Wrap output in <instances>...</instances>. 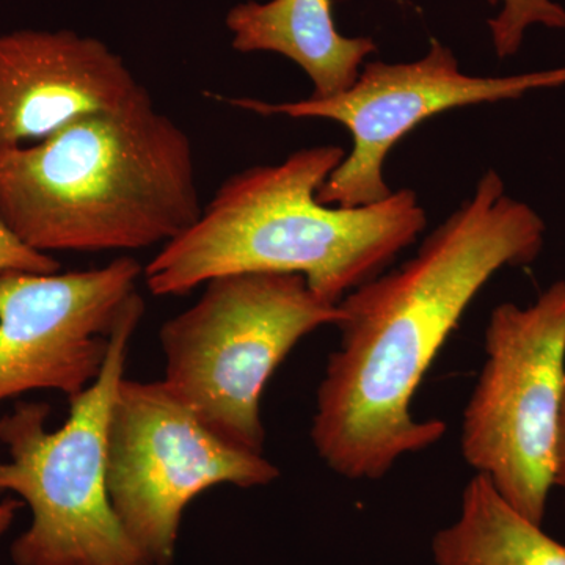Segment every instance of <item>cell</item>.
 Listing matches in <instances>:
<instances>
[{"label":"cell","mask_w":565,"mask_h":565,"mask_svg":"<svg viewBox=\"0 0 565 565\" xmlns=\"http://www.w3.org/2000/svg\"><path fill=\"white\" fill-rule=\"evenodd\" d=\"M148 90L103 41L71 31L0 33V156Z\"/></svg>","instance_id":"10"},{"label":"cell","mask_w":565,"mask_h":565,"mask_svg":"<svg viewBox=\"0 0 565 565\" xmlns=\"http://www.w3.org/2000/svg\"><path fill=\"white\" fill-rule=\"evenodd\" d=\"M140 277L132 256L76 273L0 274V404L40 390L71 397L90 386Z\"/></svg>","instance_id":"9"},{"label":"cell","mask_w":565,"mask_h":565,"mask_svg":"<svg viewBox=\"0 0 565 565\" xmlns=\"http://www.w3.org/2000/svg\"><path fill=\"white\" fill-rule=\"evenodd\" d=\"M225 22L234 50L289 58L310 77L315 98L348 90L377 51L370 36L351 39L338 32L332 0H252L230 10Z\"/></svg>","instance_id":"11"},{"label":"cell","mask_w":565,"mask_h":565,"mask_svg":"<svg viewBox=\"0 0 565 565\" xmlns=\"http://www.w3.org/2000/svg\"><path fill=\"white\" fill-rule=\"evenodd\" d=\"M561 87H565V65L514 76H470L460 70L455 52L433 40L418 61L364 63L351 87L329 98L310 96L289 103L232 98L228 103L264 117L318 118L344 126L352 136V150L323 182L318 199L329 206L355 207L392 195L384 178L386 156L435 115Z\"/></svg>","instance_id":"8"},{"label":"cell","mask_w":565,"mask_h":565,"mask_svg":"<svg viewBox=\"0 0 565 565\" xmlns=\"http://www.w3.org/2000/svg\"><path fill=\"white\" fill-rule=\"evenodd\" d=\"M191 137L150 92L0 156V222L33 250H141L202 214Z\"/></svg>","instance_id":"3"},{"label":"cell","mask_w":565,"mask_h":565,"mask_svg":"<svg viewBox=\"0 0 565 565\" xmlns=\"http://www.w3.org/2000/svg\"><path fill=\"white\" fill-rule=\"evenodd\" d=\"M22 505L24 503L20 498H6V500L0 501V537L13 525Z\"/></svg>","instance_id":"16"},{"label":"cell","mask_w":565,"mask_h":565,"mask_svg":"<svg viewBox=\"0 0 565 565\" xmlns=\"http://www.w3.org/2000/svg\"><path fill=\"white\" fill-rule=\"evenodd\" d=\"M345 154L338 145H316L230 177L191 228L143 267L148 289L184 296L222 275L297 274L323 302L340 305L385 273L427 223L412 189L364 206L319 202Z\"/></svg>","instance_id":"2"},{"label":"cell","mask_w":565,"mask_h":565,"mask_svg":"<svg viewBox=\"0 0 565 565\" xmlns=\"http://www.w3.org/2000/svg\"><path fill=\"white\" fill-rule=\"evenodd\" d=\"M463 411L460 449L520 515L544 526L565 393V280L533 303L498 305Z\"/></svg>","instance_id":"6"},{"label":"cell","mask_w":565,"mask_h":565,"mask_svg":"<svg viewBox=\"0 0 565 565\" xmlns=\"http://www.w3.org/2000/svg\"><path fill=\"white\" fill-rule=\"evenodd\" d=\"M555 487L564 492L565 500V393L561 411L559 435H557Z\"/></svg>","instance_id":"15"},{"label":"cell","mask_w":565,"mask_h":565,"mask_svg":"<svg viewBox=\"0 0 565 565\" xmlns=\"http://www.w3.org/2000/svg\"><path fill=\"white\" fill-rule=\"evenodd\" d=\"M489 3L500 7L497 17L489 20L498 58L515 55L530 29L565 31V7L555 0H489Z\"/></svg>","instance_id":"13"},{"label":"cell","mask_w":565,"mask_h":565,"mask_svg":"<svg viewBox=\"0 0 565 565\" xmlns=\"http://www.w3.org/2000/svg\"><path fill=\"white\" fill-rule=\"evenodd\" d=\"M61 267L54 256L33 250L0 222V274H54L61 273Z\"/></svg>","instance_id":"14"},{"label":"cell","mask_w":565,"mask_h":565,"mask_svg":"<svg viewBox=\"0 0 565 565\" xmlns=\"http://www.w3.org/2000/svg\"><path fill=\"white\" fill-rule=\"evenodd\" d=\"M145 313L140 294L110 333L102 373L68 397L58 429L47 430L51 407L18 403L0 416V494L14 493L32 512L31 526L14 539V565H152L134 544L107 492V429L125 379L129 344Z\"/></svg>","instance_id":"4"},{"label":"cell","mask_w":565,"mask_h":565,"mask_svg":"<svg viewBox=\"0 0 565 565\" xmlns=\"http://www.w3.org/2000/svg\"><path fill=\"white\" fill-rule=\"evenodd\" d=\"M435 565H565V544L526 520L475 475L465 486L459 514L430 544Z\"/></svg>","instance_id":"12"},{"label":"cell","mask_w":565,"mask_h":565,"mask_svg":"<svg viewBox=\"0 0 565 565\" xmlns=\"http://www.w3.org/2000/svg\"><path fill=\"white\" fill-rule=\"evenodd\" d=\"M278 478L277 465L222 440L162 381L122 379L107 429V492L152 565H173L182 515L196 497Z\"/></svg>","instance_id":"7"},{"label":"cell","mask_w":565,"mask_h":565,"mask_svg":"<svg viewBox=\"0 0 565 565\" xmlns=\"http://www.w3.org/2000/svg\"><path fill=\"white\" fill-rule=\"evenodd\" d=\"M340 321V307L302 275L212 278L199 302L161 327L162 382L222 440L264 455L267 382L305 337Z\"/></svg>","instance_id":"5"},{"label":"cell","mask_w":565,"mask_h":565,"mask_svg":"<svg viewBox=\"0 0 565 565\" xmlns=\"http://www.w3.org/2000/svg\"><path fill=\"white\" fill-rule=\"evenodd\" d=\"M545 236L541 214L489 170L414 258L341 300L340 344L327 359L310 430L327 468L379 481L445 437V422L414 415L416 392L475 297L500 270L533 264Z\"/></svg>","instance_id":"1"}]
</instances>
